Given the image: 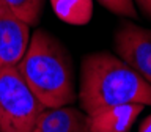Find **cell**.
Instances as JSON below:
<instances>
[{
    "label": "cell",
    "mask_w": 151,
    "mask_h": 132,
    "mask_svg": "<svg viewBox=\"0 0 151 132\" xmlns=\"http://www.w3.org/2000/svg\"><path fill=\"white\" fill-rule=\"evenodd\" d=\"M79 101L87 115L116 104L151 105V85L120 57L94 52L82 60Z\"/></svg>",
    "instance_id": "obj_1"
},
{
    "label": "cell",
    "mask_w": 151,
    "mask_h": 132,
    "mask_svg": "<svg viewBox=\"0 0 151 132\" xmlns=\"http://www.w3.org/2000/svg\"><path fill=\"white\" fill-rule=\"evenodd\" d=\"M145 105L116 104L88 115L90 132H129Z\"/></svg>",
    "instance_id": "obj_6"
},
{
    "label": "cell",
    "mask_w": 151,
    "mask_h": 132,
    "mask_svg": "<svg viewBox=\"0 0 151 132\" xmlns=\"http://www.w3.org/2000/svg\"><path fill=\"white\" fill-rule=\"evenodd\" d=\"M44 108L17 66L0 68V132H32Z\"/></svg>",
    "instance_id": "obj_3"
},
{
    "label": "cell",
    "mask_w": 151,
    "mask_h": 132,
    "mask_svg": "<svg viewBox=\"0 0 151 132\" xmlns=\"http://www.w3.org/2000/svg\"><path fill=\"white\" fill-rule=\"evenodd\" d=\"M54 6L61 19L73 22V24L87 22L90 19V13H91L90 0L76 2V3H74V0H54Z\"/></svg>",
    "instance_id": "obj_9"
},
{
    "label": "cell",
    "mask_w": 151,
    "mask_h": 132,
    "mask_svg": "<svg viewBox=\"0 0 151 132\" xmlns=\"http://www.w3.org/2000/svg\"><path fill=\"white\" fill-rule=\"evenodd\" d=\"M30 25L0 8V68L17 66L30 44Z\"/></svg>",
    "instance_id": "obj_5"
},
{
    "label": "cell",
    "mask_w": 151,
    "mask_h": 132,
    "mask_svg": "<svg viewBox=\"0 0 151 132\" xmlns=\"http://www.w3.org/2000/svg\"><path fill=\"white\" fill-rule=\"evenodd\" d=\"M106 9H109L113 14L123 17H137V9L134 0H98Z\"/></svg>",
    "instance_id": "obj_10"
},
{
    "label": "cell",
    "mask_w": 151,
    "mask_h": 132,
    "mask_svg": "<svg viewBox=\"0 0 151 132\" xmlns=\"http://www.w3.org/2000/svg\"><path fill=\"white\" fill-rule=\"evenodd\" d=\"M0 8L6 9L30 27L38 25L44 8V0H0Z\"/></svg>",
    "instance_id": "obj_8"
},
{
    "label": "cell",
    "mask_w": 151,
    "mask_h": 132,
    "mask_svg": "<svg viewBox=\"0 0 151 132\" xmlns=\"http://www.w3.org/2000/svg\"><path fill=\"white\" fill-rule=\"evenodd\" d=\"M134 3L139 5L142 13H143L148 19H151V0H134Z\"/></svg>",
    "instance_id": "obj_11"
},
{
    "label": "cell",
    "mask_w": 151,
    "mask_h": 132,
    "mask_svg": "<svg viewBox=\"0 0 151 132\" xmlns=\"http://www.w3.org/2000/svg\"><path fill=\"white\" fill-rule=\"evenodd\" d=\"M32 132H90L88 115L69 105L44 108Z\"/></svg>",
    "instance_id": "obj_7"
},
{
    "label": "cell",
    "mask_w": 151,
    "mask_h": 132,
    "mask_svg": "<svg viewBox=\"0 0 151 132\" xmlns=\"http://www.w3.org/2000/svg\"><path fill=\"white\" fill-rule=\"evenodd\" d=\"M139 132H151V115H150V116H146L145 120L142 121Z\"/></svg>",
    "instance_id": "obj_12"
},
{
    "label": "cell",
    "mask_w": 151,
    "mask_h": 132,
    "mask_svg": "<svg viewBox=\"0 0 151 132\" xmlns=\"http://www.w3.org/2000/svg\"><path fill=\"white\" fill-rule=\"evenodd\" d=\"M17 69L46 108L66 107L76 101L71 57L49 32L38 28L33 33Z\"/></svg>",
    "instance_id": "obj_2"
},
{
    "label": "cell",
    "mask_w": 151,
    "mask_h": 132,
    "mask_svg": "<svg viewBox=\"0 0 151 132\" xmlns=\"http://www.w3.org/2000/svg\"><path fill=\"white\" fill-rule=\"evenodd\" d=\"M115 52L127 66L151 85V30L123 22L113 36Z\"/></svg>",
    "instance_id": "obj_4"
}]
</instances>
